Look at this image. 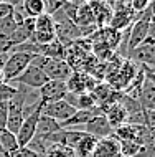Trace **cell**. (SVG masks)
I'll use <instances>...</instances> for the list:
<instances>
[{
	"instance_id": "cell-21",
	"label": "cell",
	"mask_w": 155,
	"mask_h": 157,
	"mask_svg": "<svg viewBox=\"0 0 155 157\" xmlns=\"http://www.w3.org/2000/svg\"><path fill=\"white\" fill-rule=\"evenodd\" d=\"M45 157H76V155H74V151L69 149V147L60 146V144H51Z\"/></svg>"
},
{
	"instance_id": "cell-22",
	"label": "cell",
	"mask_w": 155,
	"mask_h": 157,
	"mask_svg": "<svg viewBox=\"0 0 155 157\" xmlns=\"http://www.w3.org/2000/svg\"><path fill=\"white\" fill-rule=\"evenodd\" d=\"M119 142V154H122L125 157H137V152H139V144L132 142V141H120L117 139Z\"/></svg>"
},
{
	"instance_id": "cell-6",
	"label": "cell",
	"mask_w": 155,
	"mask_h": 157,
	"mask_svg": "<svg viewBox=\"0 0 155 157\" xmlns=\"http://www.w3.org/2000/svg\"><path fill=\"white\" fill-rule=\"evenodd\" d=\"M98 83L99 79H96L94 76L87 75L84 71H73V75L66 81V88H68V93L83 94V93H91Z\"/></svg>"
},
{
	"instance_id": "cell-7",
	"label": "cell",
	"mask_w": 155,
	"mask_h": 157,
	"mask_svg": "<svg viewBox=\"0 0 155 157\" xmlns=\"http://www.w3.org/2000/svg\"><path fill=\"white\" fill-rule=\"evenodd\" d=\"M78 109H74L71 104H68L65 99L61 101H54V103L50 104H40V113L41 116L51 117V119L58 121L60 124H63L65 121H68Z\"/></svg>"
},
{
	"instance_id": "cell-29",
	"label": "cell",
	"mask_w": 155,
	"mask_h": 157,
	"mask_svg": "<svg viewBox=\"0 0 155 157\" xmlns=\"http://www.w3.org/2000/svg\"><path fill=\"white\" fill-rule=\"evenodd\" d=\"M17 157H41V155H38L36 152L30 151L28 147H20L18 152H17Z\"/></svg>"
},
{
	"instance_id": "cell-30",
	"label": "cell",
	"mask_w": 155,
	"mask_h": 157,
	"mask_svg": "<svg viewBox=\"0 0 155 157\" xmlns=\"http://www.w3.org/2000/svg\"><path fill=\"white\" fill-rule=\"evenodd\" d=\"M3 2H7V3H10V5H13L15 8L17 7H20L23 3V0H3Z\"/></svg>"
},
{
	"instance_id": "cell-24",
	"label": "cell",
	"mask_w": 155,
	"mask_h": 157,
	"mask_svg": "<svg viewBox=\"0 0 155 157\" xmlns=\"http://www.w3.org/2000/svg\"><path fill=\"white\" fill-rule=\"evenodd\" d=\"M96 103H94V99L91 98L89 93H83V94H76V103H74V108L78 109H91V108H94Z\"/></svg>"
},
{
	"instance_id": "cell-1",
	"label": "cell",
	"mask_w": 155,
	"mask_h": 157,
	"mask_svg": "<svg viewBox=\"0 0 155 157\" xmlns=\"http://www.w3.org/2000/svg\"><path fill=\"white\" fill-rule=\"evenodd\" d=\"M17 91L15 94L7 101L8 106V117H7V131H10L12 134H17L25 119V101L30 96V88L22 86V84H15Z\"/></svg>"
},
{
	"instance_id": "cell-32",
	"label": "cell",
	"mask_w": 155,
	"mask_h": 157,
	"mask_svg": "<svg viewBox=\"0 0 155 157\" xmlns=\"http://www.w3.org/2000/svg\"><path fill=\"white\" fill-rule=\"evenodd\" d=\"M5 83V78H3V73H2V70H0V84H3Z\"/></svg>"
},
{
	"instance_id": "cell-33",
	"label": "cell",
	"mask_w": 155,
	"mask_h": 157,
	"mask_svg": "<svg viewBox=\"0 0 155 157\" xmlns=\"http://www.w3.org/2000/svg\"><path fill=\"white\" fill-rule=\"evenodd\" d=\"M116 157H125V155H122V154H117Z\"/></svg>"
},
{
	"instance_id": "cell-28",
	"label": "cell",
	"mask_w": 155,
	"mask_h": 157,
	"mask_svg": "<svg viewBox=\"0 0 155 157\" xmlns=\"http://www.w3.org/2000/svg\"><path fill=\"white\" fill-rule=\"evenodd\" d=\"M7 117H8V106L7 101H3V103H0V129L7 127Z\"/></svg>"
},
{
	"instance_id": "cell-8",
	"label": "cell",
	"mask_w": 155,
	"mask_h": 157,
	"mask_svg": "<svg viewBox=\"0 0 155 157\" xmlns=\"http://www.w3.org/2000/svg\"><path fill=\"white\" fill-rule=\"evenodd\" d=\"M66 94H68V88H66L65 81L48 79L38 90V101L40 104H50V103H54V101L65 99Z\"/></svg>"
},
{
	"instance_id": "cell-11",
	"label": "cell",
	"mask_w": 155,
	"mask_h": 157,
	"mask_svg": "<svg viewBox=\"0 0 155 157\" xmlns=\"http://www.w3.org/2000/svg\"><path fill=\"white\" fill-rule=\"evenodd\" d=\"M84 132L91 134L96 139H104V137H111L114 134V129L107 122L106 116L99 114V116H94L91 121H87V124H84Z\"/></svg>"
},
{
	"instance_id": "cell-12",
	"label": "cell",
	"mask_w": 155,
	"mask_h": 157,
	"mask_svg": "<svg viewBox=\"0 0 155 157\" xmlns=\"http://www.w3.org/2000/svg\"><path fill=\"white\" fill-rule=\"evenodd\" d=\"M134 15H135V12H134L129 5L117 8L114 13H112V18H111V22H109V27L114 28V30H117V32L127 30L129 25H132V22H134Z\"/></svg>"
},
{
	"instance_id": "cell-17",
	"label": "cell",
	"mask_w": 155,
	"mask_h": 157,
	"mask_svg": "<svg viewBox=\"0 0 155 157\" xmlns=\"http://www.w3.org/2000/svg\"><path fill=\"white\" fill-rule=\"evenodd\" d=\"M96 144H98V139L86 132L84 137H83L81 141L76 144V147L73 149L74 155H76V157H91V155H93V152H94Z\"/></svg>"
},
{
	"instance_id": "cell-31",
	"label": "cell",
	"mask_w": 155,
	"mask_h": 157,
	"mask_svg": "<svg viewBox=\"0 0 155 157\" xmlns=\"http://www.w3.org/2000/svg\"><path fill=\"white\" fill-rule=\"evenodd\" d=\"M7 56H8V55H2V53H0V70L3 68V65H5V61H7Z\"/></svg>"
},
{
	"instance_id": "cell-2",
	"label": "cell",
	"mask_w": 155,
	"mask_h": 157,
	"mask_svg": "<svg viewBox=\"0 0 155 157\" xmlns=\"http://www.w3.org/2000/svg\"><path fill=\"white\" fill-rule=\"evenodd\" d=\"M33 55L28 53H22V52H12L7 56V61L2 68L3 78H5V83H10L12 79H15L17 76H20L25 70L28 68V65L31 63Z\"/></svg>"
},
{
	"instance_id": "cell-10",
	"label": "cell",
	"mask_w": 155,
	"mask_h": 157,
	"mask_svg": "<svg viewBox=\"0 0 155 157\" xmlns=\"http://www.w3.org/2000/svg\"><path fill=\"white\" fill-rule=\"evenodd\" d=\"M43 73L46 75L48 79L53 81H68V78L73 75L71 66L65 60H53V58H45V63L41 66Z\"/></svg>"
},
{
	"instance_id": "cell-18",
	"label": "cell",
	"mask_w": 155,
	"mask_h": 157,
	"mask_svg": "<svg viewBox=\"0 0 155 157\" xmlns=\"http://www.w3.org/2000/svg\"><path fill=\"white\" fill-rule=\"evenodd\" d=\"M20 10L28 18H36V17L45 13V3L43 0H23L20 5Z\"/></svg>"
},
{
	"instance_id": "cell-26",
	"label": "cell",
	"mask_w": 155,
	"mask_h": 157,
	"mask_svg": "<svg viewBox=\"0 0 155 157\" xmlns=\"http://www.w3.org/2000/svg\"><path fill=\"white\" fill-rule=\"evenodd\" d=\"M43 3H45V13L53 15L54 12H58L63 7L65 2L63 0H43Z\"/></svg>"
},
{
	"instance_id": "cell-20",
	"label": "cell",
	"mask_w": 155,
	"mask_h": 157,
	"mask_svg": "<svg viewBox=\"0 0 155 157\" xmlns=\"http://www.w3.org/2000/svg\"><path fill=\"white\" fill-rule=\"evenodd\" d=\"M65 46L58 40H53L51 43L45 45L41 50V56L45 58H53V60H65Z\"/></svg>"
},
{
	"instance_id": "cell-25",
	"label": "cell",
	"mask_w": 155,
	"mask_h": 157,
	"mask_svg": "<svg viewBox=\"0 0 155 157\" xmlns=\"http://www.w3.org/2000/svg\"><path fill=\"white\" fill-rule=\"evenodd\" d=\"M17 88L13 86V84L10 83H3L0 84V103H3V101H8L12 96L15 94Z\"/></svg>"
},
{
	"instance_id": "cell-15",
	"label": "cell",
	"mask_w": 155,
	"mask_h": 157,
	"mask_svg": "<svg viewBox=\"0 0 155 157\" xmlns=\"http://www.w3.org/2000/svg\"><path fill=\"white\" fill-rule=\"evenodd\" d=\"M89 7H91V12H93V17H94V22H96V27H101V25H109L112 18V12L109 5L106 2H98V0H91L89 2Z\"/></svg>"
},
{
	"instance_id": "cell-19",
	"label": "cell",
	"mask_w": 155,
	"mask_h": 157,
	"mask_svg": "<svg viewBox=\"0 0 155 157\" xmlns=\"http://www.w3.org/2000/svg\"><path fill=\"white\" fill-rule=\"evenodd\" d=\"M0 147L5 152V157L10 155V154H15V152L20 149L15 134H12L10 131H7V129H0Z\"/></svg>"
},
{
	"instance_id": "cell-13",
	"label": "cell",
	"mask_w": 155,
	"mask_h": 157,
	"mask_svg": "<svg viewBox=\"0 0 155 157\" xmlns=\"http://www.w3.org/2000/svg\"><path fill=\"white\" fill-rule=\"evenodd\" d=\"M117 154H119V142H117L116 136L112 134L111 137L98 139V144H96L91 157H116Z\"/></svg>"
},
{
	"instance_id": "cell-4",
	"label": "cell",
	"mask_w": 155,
	"mask_h": 157,
	"mask_svg": "<svg viewBox=\"0 0 155 157\" xmlns=\"http://www.w3.org/2000/svg\"><path fill=\"white\" fill-rule=\"evenodd\" d=\"M40 101H38V106H36L33 111L25 116V119L20 126L18 132L15 134L17 137V142H18V147H27L28 142L35 137V132H36V126H38V119H40Z\"/></svg>"
},
{
	"instance_id": "cell-23",
	"label": "cell",
	"mask_w": 155,
	"mask_h": 157,
	"mask_svg": "<svg viewBox=\"0 0 155 157\" xmlns=\"http://www.w3.org/2000/svg\"><path fill=\"white\" fill-rule=\"evenodd\" d=\"M15 28H17V22L13 20V17L0 18V36L10 38V35L15 32Z\"/></svg>"
},
{
	"instance_id": "cell-14",
	"label": "cell",
	"mask_w": 155,
	"mask_h": 157,
	"mask_svg": "<svg viewBox=\"0 0 155 157\" xmlns=\"http://www.w3.org/2000/svg\"><path fill=\"white\" fill-rule=\"evenodd\" d=\"M104 116H106V119L111 124L112 129H117V127L124 126L127 122V113H125L124 106L120 103H114V104L107 106L106 111H104Z\"/></svg>"
},
{
	"instance_id": "cell-3",
	"label": "cell",
	"mask_w": 155,
	"mask_h": 157,
	"mask_svg": "<svg viewBox=\"0 0 155 157\" xmlns=\"http://www.w3.org/2000/svg\"><path fill=\"white\" fill-rule=\"evenodd\" d=\"M53 40H56V35H54V23H53L51 15L43 13V15L36 17L35 28H33L30 41H33L36 45H48Z\"/></svg>"
},
{
	"instance_id": "cell-5",
	"label": "cell",
	"mask_w": 155,
	"mask_h": 157,
	"mask_svg": "<svg viewBox=\"0 0 155 157\" xmlns=\"http://www.w3.org/2000/svg\"><path fill=\"white\" fill-rule=\"evenodd\" d=\"M129 58L134 63H139L142 66H150L153 68L155 61V41H153V33L149 35L142 41L140 45H137L135 48L129 53Z\"/></svg>"
},
{
	"instance_id": "cell-9",
	"label": "cell",
	"mask_w": 155,
	"mask_h": 157,
	"mask_svg": "<svg viewBox=\"0 0 155 157\" xmlns=\"http://www.w3.org/2000/svg\"><path fill=\"white\" fill-rule=\"evenodd\" d=\"M48 81L46 75L43 73V70L35 65H28V68L23 71L20 76H17L15 79H12L10 84H22L27 88H33V90H40L45 83Z\"/></svg>"
},
{
	"instance_id": "cell-27",
	"label": "cell",
	"mask_w": 155,
	"mask_h": 157,
	"mask_svg": "<svg viewBox=\"0 0 155 157\" xmlns=\"http://www.w3.org/2000/svg\"><path fill=\"white\" fill-rule=\"evenodd\" d=\"M13 10L15 7L10 5V3L3 2V0H0V18H7V17H12L13 15Z\"/></svg>"
},
{
	"instance_id": "cell-16",
	"label": "cell",
	"mask_w": 155,
	"mask_h": 157,
	"mask_svg": "<svg viewBox=\"0 0 155 157\" xmlns=\"http://www.w3.org/2000/svg\"><path fill=\"white\" fill-rule=\"evenodd\" d=\"M58 131H61V124H60V122L51 119V117H46V116H41V114H40V119H38V126H36L35 137L46 139L48 136L58 132Z\"/></svg>"
}]
</instances>
